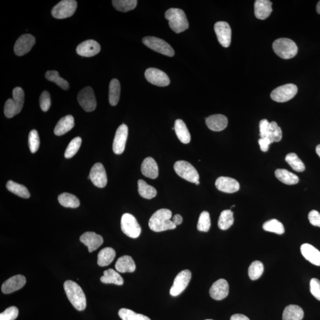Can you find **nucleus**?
Segmentation results:
<instances>
[{
	"instance_id": "f257e3e1",
	"label": "nucleus",
	"mask_w": 320,
	"mask_h": 320,
	"mask_svg": "<svg viewBox=\"0 0 320 320\" xmlns=\"http://www.w3.org/2000/svg\"><path fill=\"white\" fill-rule=\"evenodd\" d=\"M172 212L167 209H161L157 211L150 218L149 227L153 231L162 232L174 230L176 228L173 222L170 220Z\"/></svg>"
},
{
	"instance_id": "f03ea898",
	"label": "nucleus",
	"mask_w": 320,
	"mask_h": 320,
	"mask_svg": "<svg viewBox=\"0 0 320 320\" xmlns=\"http://www.w3.org/2000/svg\"><path fill=\"white\" fill-rule=\"evenodd\" d=\"M64 288L68 299L74 308L80 312L85 310L86 297L79 285L74 281L68 280L65 282Z\"/></svg>"
},
{
	"instance_id": "7ed1b4c3",
	"label": "nucleus",
	"mask_w": 320,
	"mask_h": 320,
	"mask_svg": "<svg viewBox=\"0 0 320 320\" xmlns=\"http://www.w3.org/2000/svg\"><path fill=\"white\" fill-rule=\"evenodd\" d=\"M165 17L168 20L169 26L176 33L184 32L189 28V22L184 11L171 8L165 12Z\"/></svg>"
},
{
	"instance_id": "20e7f679",
	"label": "nucleus",
	"mask_w": 320,
	"mask_h": 320,
	"mask_svg": "<svg viewBox=\"0 0 320 320\" xmlns=\"http://www.w3.org/2000/svg\"><path fill=\"white\" fill-rule=\"evenodd\" d=\"M273 49L279 57L285 59H291L298 53V47L293 40L288 38H280L275 40Z\"/></svg>"
},
{
	"instance_id": "39448f33",
	"label": "nucleus",
	"mask_w": 320,
	"mask_h": 320,
	"mask_svg": "<svg viewBox=\"0 0 320 320\" xmlns=\"http://www.w3.org/2000/svg\"><path fill=\"white\" fill-rule=\"evenodd\" d=\"M174 169L178 175L191 183H196L199 180V175L196 169L189 162L180 160L175 162Z\"/></svg>"
},
{
	"instance_id": "423d86ee",
	"label": "nucleus",
	"mask_w": 320,
	"mask_h": 320,
	"mask_svg": "<svg viewBox=\"0 0 320 320\" xmlns=\"http://www.w3.org/2000/svg\"><path fill=\"white\" fill-rule=\"evenodd\" d=\"M121 230L127 236L132 238L139 237L141 233V226L135 216L130 213H124L121 218Z\"/></svg>"
},
{
	"instance_id": "0eeeda50",
	"label": "nucleus",
	"mask_w": 320,
	"mask_h": 320,
	"mask_svg": "<svg viewBox=\"0 0 320 320\" xmlns=\"http://www.w3.org/2000/svg\"><path fill=\"white\" fill-rule=\"evenodd\" d=\"M143 42L149 48L153 51L161 53L166 56H173L174 55V49L169 44L164 40L153 36L144 37Z\"/></svg>"
},
{
	"instance_id": "6e6552de",
	"label": "nucleus",
	"mask_w": 320,
	"mask_h": 320,
	"mask_svg": "<svg viewBox=\"0 0 320 320\" xmlns=\"http://www.w3.org/2000/svg\"><path fill=\"white\" fill-rule=\"evenodd\" d=\"M77 7V2L74 0H63L53 7L52 15L58 19H63L72 16Z\"/></svg>"
},
{
	"instance_id": "1a4fd4ad",
	"label": "nucleus",
	"mask_w": 320,
	"mask_h": 320,
	"mask_svg": "<svg viewBox=\"0 0 320 320\" xmlns=\"http://www.w3.org/2000/svg\"><path fill=\"white\" fill-rule=\"evenodd\" d=\"M298 92V87L294 84H287L278 87L272 91L271 97L273 100L279 103L287 102L293 99Z\"/></svg>"
},
{
	"instance_id": "9d476101",
	"label": "nucleus",
	"mask_w": 320,
	"mask_h": 320,
	"mask_svg": "<svg viewBox=\"0 0 320 320\" xmlns=\"http://www.w3.org/2000/svg\"><path fill=\"white\" fill-rule=\"evenodd\" d=\"M78 102L84 111L90 112L95 111L97 102L92 87H86L78 93Z\"/></svg>"
},
{
	"instance_id": "9b49d317",
	"label": "nucleus",
	"mask_w": 320,
	"mask_h": 320,
	"mask_svg": "<svg viewBox=\"0 0 320 320\" xmlns=\"http://www.w3.org/2000/svg\"><path fill=\"white\" fill-rule=\"evenodd\" d=\"M192 273L189 270H184L178 274L175 278L170 294L172 297H177L183 293L189 285Z\"/></svg>"
},
{
	"instance_id": "f8f14e48",
	"label": "nucleus",
	"mask_w": 320,
	"mask_h": 320,
	"mask_svg": "<svg viewBox=\"0 0 320 320\" xmlns=\"http://www.w3.org/2000/svg\"><path fill=\"white\" fill-rule=\"evenodd\" d=\"M145 77L149 83L160 87H165L170 84V81L164 72L158 68H150L145 72Z\"/></svg>"
},
{
	"instance_id": "ddd939ff",
	"label": "nucleus",
	"mask_w": 320,
	"mask_h": 320,
	"mask_svg": "<svg viewBox=\"0 0 320 320\" xmlns=\"http://www.w3.org/2000/svg\"><path fill=\"white\" fill-rule=\"evenodd\" d=\"M88 179H90L97 187H105L108 183V177L104 166L101 163H96L91 169Z\"/></svg>"
},
{
	"instance_id": "4468645a",
	"label": "nucleus",
	"mask_w": 320,
	"mask_h": 320,
	"mask_svg": "<svg viewBox=\"0 0 320 320\" xmlns=\"http://www.w3.org/2000/svg\"><path fill=\"white\" fill-rule=\"evenodd\" d=\"M214 30L219 43L228 48L231 42V29L230 25L225 21H218L215 24Z\"/></svg>"
},
{
	"instance_id": "2eb2a0df",
	"label": "nucleus",
	"mask_w": 320,
	"mask_h": 320,
	"mask_svg": "<svg viewBox=\"0 0 320 320\" xmlns=\"http://www.w3.org/2000/svg\"><path fill=\"white\" fill-rule=\"evenodd\" d=\"M128 136V128L126 125L122 124L116 132L113 151L116 155H121L123 153L126 146Z\"/></svg>"
},
{
	"instance_id": "dca6fc26",
	"label": "nucleus",
	"mask_w": 320,
	"mask_h": 320,
	"mask_svg": "<svg viewBox=\"0 0 320 320\" xmlns=\"http://www.w3.org/2000/svg\"><path fill=\"white\" fill-rule=\"evenodd\" d=\"M36 43L35 38L30 34H24L17 40L14 51L15 55L23 56L29 52Z\"/></svg>"
},
{
	"instance_id": "f3484780",
	"label": "nucleus",
	"mask_w": 320,
	"mask_h": 320,
	"mask_svg": "<svg viewBox=\"0 0 320 320\" xmlns=\"http://www.w3.org/2000/svg\"><path fill=\"white\" fill-rule=\"evenodd\" d=\"M228 293L229 285L228 282L224 279H218L214 282L209 290L210 296L213 300L217 301L225 299Z\"/></svg>"
},
{
	"instance_id": "a211bd4d",
	"label": "nucleus",
	"mask_w": 320,
	"mask_h": 320,
	"mask_svg": "<svg viewBox=\"0 0 320 320\" xmlns=\"http://www.w3.org/2000/svg\"><path fill=\"white\" fill-rule=\"evenodd\" d=\"M216 189L222 192L233 193L240 189V184L234 178L228 177H219L215 181Z\"/></svg>"
},
{
	"instance_id": "6ab92c4d",
	"label": "nucleus",
	"mask_w": 320,
	"mask_h": 320,
	"mask_svg": "<svg viewBox=\"0 0 320 320\" xmlns=\"http://www.w3.org/2000/svg\"><path fill=\"white\" fill-rule=\"evenodd\" d=\"M26 283V278L21 275L14 276L4 282L1 291L5 294H9L20 290Z\"/></svg>"
},
{
	"instance_id": "aec40b11",
	"label": "nucleus",
	"mask_w": 320,
	"mask_h": 320,
	"mask_svg": "<svg viewBox=\"0 0 320 320\" xmlns=\"http://www.w3.org/2000/svg\"><path fill=\"white\" fill-rule=\"evenodd\" d=\"M100 44L94 40H87L78 45L76 51L78 55L84 57H92L100 51Z\"/></svg>"
},
{
	"instance_id": "412c9836",
	"label": "nucleus",
	"mask_w": 320,
	"mask_h": 320,
	"mask_svg": "<svg viewBox=\"0 0 320 320\" xmlns=\"http://www.w3.org/2000/svg\"><path fill=\"white\" fill-rule=\"evenodd\" d=\"M80 240L88 247L90 253L98 249L103 243V238L101 235L94 232H86L81 235Z\"/></svg>"
},
{
	"instance_id": "4be33fe9",
	"label": "nucleus",
	"mask_w": 320,
	"mask_h": 320,
	"mask_svg": "<svg viewBox=\"0 0 320 320\" xmlns=\"http://www.w3.org/2000/svg\"><path fill=\"white\" fill-rule=\"evenodd\" d=\"M206 124L211 131H222L227 127L228 119L223 115H213L206 118Z\"/></svg>"
},
{
	"instance_id": "5701e85b",
	"label": "nucleus",
	"mask_w": 320,
	"mask_h": 320,
	"mask_svg": "<svg viewBox=\"0 0 320 320\" xmlns=\"http://www.w3.org/2000/svg\"><path fill=\"white\" fill-rule=\"evenodd\" d=\"M301 252L307 260L316 266H320V252L310 244H304L301 247Z\"/></svg>"
},
{
	"instance_id": "b1692460",
	"label": "nucleus",
	"mask_w": 320,
	"mask_h": 320,
	"mask_svg": "<svg viewBox=\"0 0 320 320\" xmlns=\"http://www.w3.org/2000/svg\"><path fill=\"white\" fill-rule=\"evenodd\" d=\"M141 172L146 177L155 179L159 176V167L155 160L147 158L144 160L141 165Z\"/></svg>"
},
{
	"instance_id": "393cba45",
	"label": "nucleus",
	"mask_w": 320,
	"mask_h": 320,
	"mask_svg": "<svg viewBox=\"0 0 320 320\" xmlns=\"http://www.w3.org/2000/svg\"><path fill=\"white\" fill-rule=\"evenodd\" d=\"M272 2L269 0H257L255 3V14L260 20H265L272 12Z\"/></svg>"
},
{
	"instance_id": "a878e982",
	"label": "nucleus",
	"mask_w": 320,
	"mask_h": 320,
	"mask_svg": "<svg viewBox=\"0 0 320 320\" xmlns=\"http://www.w3.org/2000/svg\"><path fill=\"white\" fill-rule=\"evenodd\" d=\"M115 268L119 272L133 273L136 269V263L130 256H124L119 258L116 263Z\"/></svg>"
},
{
	"instance_id": "bb28decb",
	"label": "nucleus",
	"mask_w": 320,
	"mask_h": 320,
	"mask_svg": "<svg viewBox=\"0 0 320 320\" xmlns=\"http://www.w3.org/2000/svg\"><path fill=\"white\" fill-rule=\"evenodd\" d=\"M74 127V119L71 115H67L62 118L56 124L54 129L56 136H61L67 133Z\"/></svg>"
},
{
	"instance_id": "cd10ccee",
	"label": "nucleus",
	"mask_w": 320,
	"mask_h": 320,
	"mask_svg": "<svg viewBox=\"0 0 320 320\" xmlns=\"http://www.w3.org/2000/svg\"><path fill=\"white\" fill-rule=\"evenodd\" d=\"M174 131L176 136L182 143L187 144L190 142L191 137L189 130L184 122L177 119L174 124Z\"/></svg>"
},
{
	"instance_id": "c85d7f7f",
	"label": "nucleus",
	"mask_w": 320,
	"mask_h": 320,
	"mask_svg": "<svg viewBox=\"0 0 320 320\" xmlns=\"http://www.w3.org/2000/svg\"><path fill=\"white\" fill-rule=\"evenodd\" d=\"M304 316V311L300 306L290 305L285 309L282 320H302Z\"/></svg>"
},
{
	"instance_id": "c756f323",
	"label": "nucleus",
	"mask_w": 320,
	"mask_h": 320,
	"mask_svg": "<svg viewBox=\"0 0 320 320\" xmlns=\"http://www.w3.org/2000/svg\"><path fill=\"white\" fill-rule=\"evenodd\" d=\"M275 176L282 183L288 185L296 184L299 183V177L286 169H277L275 171Z\"/></svg>"
},
{
	"instance_id": "7c9ffc66",
	"label": "nucleus",
	"mask_w": 320,
	"mask_h": 320,
	"mask_svg": "<svg viewBox=\"0 0 320 320\" xmlns=\"http://www.w3.org/2000/svg\"><path fill=\"white\" fill-rule=\"evenodd\" d=\"M115 256L116 252L114 249L106 247L100 251L97 258V264L102 267L108 266L114 261Z\"/></svg>"
},
{
	"instance_id": "2f4dec72",
	"label": "nucleus",
	"mask_w": 320,
	"mask_h": 320,
	"mask_svg": "<svg viewBox=\"0 0 320 320\" xmlns=\"http://www.w3.org/2000/svg\"><path fill=\"white\" fill-rule=\"evenodd\" d=\"M103 277L100 278V281L103 284H115L122 285L124 284V279L117 271L112 269H109L103 272Z\"/></svg>"
},
{
	"instance_id": "473e14b6",
	"label": "nucleus",
	"mask_w": 320,
	"mask_h": 320,
	"mask_svg": "<svg viewBox=\"0 0 320 320\" xmlns=\"http://www.w3.org/2000/svg\"><path fill=\"white\" fill-rule=\"evenodd\" d=\"M121 84L117 79H113L109 84V100L110 104L117 106L120 99Z\"/></svg>"
},
{
	"instance_id": "72a5a7b5",
	"label": "nucleus",
	"mask_w": 320,
	"mask_h": 320,
	"mask_svg": "<svg viewBox=\"0 0 320 320\" xmlns=\"http://www.w3.org/2000/svg\"><path fill=\"white\" fill-rule=\"evenodd\" d=\"M6 187L11 193L16 194V195L20 197H23V198L28 199L30 196V192L26 187H25L23 185L15 183L13 181L9 180L7 184H6Z\"/></svg>"
},
{
	"instance_id": "f704fd0d",
	"label": "nucleus",
	"mask_w": 320,
	"mask_h": 320,
	"mask_svg": "<svg viewBox=\"0 0 320 320\" xmlns=\"http://www.w3.org/2000/svg\"><path fill=\"white\" fill-rule=\"evenodd\" d=\"M58 201L65 208H77L80 206V200L73 194L63 193L59 194Z\"/></svg>"
},
{
	"instance_id": "c9c22d12",
	"label": "nucleus",
	"mask_w": 320,
	"mask_h": 320,
	"mask_svg": "<svg viewBox=\"0 0 320 320\" xmlns=\"http://www.w3.org/2000/svg\"><path fill=\"white\" fill-rule=\"evenodd\" d=\"M234 223L233 212L231 210H224L221 213L218 220V227L222 230H227Z\"/></svg>"
},
{
	"instance_id": "e433bc0d",
	"label": "nucleus",
	"mask_w": 320,
	"mask_h": 320,
	"mask_svg": "<svg viewBox=\"0 0 320 320\" xmlns=\"http://www.w3.org/2000/svg\"><path fill=\"white\" fill-rule=\"evenodd\" d=\"M140 195L147 199H152L157 195V190L155 187L150 186L143 180L138 181Z\"/></svg>"
},
{
	"instance_id": "4c0bfd02",
	"label": "nucleus",
	"mask_w": 320,
	"mask_h": 320,
	"mask_svg": "<svg viewBox=\"0 0 320 320\" xmlns=\"http://www.w3.org/2000/svg\"><path fill=\"white\" fill-rule=\"evenodd\" d=\"M137 0H114L113 5L116 10L121 12H128L133 10L137 7Z\"/></svg>"
},
{
	"instance_id": "58836bf2",
	"label": "nucleus",
	"mask_w": 320,
	"mask_h": 320,
	"mask_svg": "<svg viewBox=\"0 0 320 320\" xmlns=\"http://www.w3.org/2000/svg\"><path fill=\"white\" fill-rule=\"evenodd\" d=\"M263 228L266 231L271 232V233L279 235H282L285 233L284 225L276 219H272L271 220L266 221L263 224Z\"/></svg>"
},
{
	"instance_id": "ea45409f",
	"label": "nucleus",
	"mask_w": 320,
	"mask_h": 320,
	"mask_svg": "<svg viewBox=\"0 0 320 320\" xmlns=\"http://www.w3.org/2000/svg\"><path fill=\"white\" fill-rule=\"evenodd\" d=\"M45 77L47 80L57 84V85L62 89L67 90L69 89V87H70L68 81L59 76L58 71H47L45 74Z\"/></svg>"
},
{
	"instance_id": "a19ab883",
	"label": "nucleus",
	"mask_w": 320,
	"mask_h": 320,
	"mask_svg": "<svg viewBox=\"0 0 320 320\" xmlns=\"http://www.w3.org/2000/svg\"><path fill=\"white\" fill-rule=\"evenodd\" d=\"M285 160L294 170L297 172H303L305 170V165H304L303 162L301 161L296 154H288L286 158H285Z\"/></svg>"
},
{
	"instance_id": "79ce46f5",
	"label": "nucleus",
	"mask_w": 320,
	"mask_h": 320,
	"mask_svg": "<svg viewBox=\"0 0 320 320\" xmlns=\"http://www.w3.org/2000/svg\"><path fill=\"white\" fill-rule=\"evenodd\" d=\"M118 315L122 320H151L148 317L137 314L127 309L119 310Z\"/></svg>"
},
{
	"instance_id": "37998d69",
	"label": "nucleus",
	"mask_w": 320,
	"mask_h": 320,
	"mask_svg": "<svg viewBox=\"0 0 320 320\" xmlns=\"http://www.w3.org/2000/svg\"><path fill=\"white\" fill-rule=\"evenodd\" d=\"M264 272V266L261 262L256 260L250 265L249 271V277L252 280L255 281L261 277Z\"/></svg>"
},
{
	"instance_id": "c03bdc74",
	"label": "nucleus",
	"mask_w": 320,
	"mask_h": 320,
	"mask_svg": "<svg viewBox=\"0 0 320 320\" xmlns=\"http://www.w3.org/2000/svg\"><path fill=\"white\" fill-rule=\"evenodd\" d=\"M81 140L80 137L75 138L72 140L70 144H68L67 150L65 152V158L66 159H71L73 158L78 152L81 145Z\"/></svg>"
},
{
	"instance_id": "a18cd8bd",
	"label": "nucleus",
	"mask_w": 320,
	"mask_h": 320,
	"mask_svg": "<svg viewBox=\"0 0 320 320\" xmlns=\"http://www.w3.org/2000/svg\"><path fill=\"white\" fill-rule=\"evenodd\" d=\"M268 137L272 143L279 142L282 140V130L278 126L277 122L273 121L270 123V130Z\"/></svg>"
},
{
	"instance_id": "49530a36",
	"label": "nucleus",
	"mask_w": 320,
	"mask_h": 320,
	"mask_svg": "<svg viewBox=\"0 0 320 320\" xmlns=\"http://www.w3.org/2000/svg\"><path fill=\"white\" fill-rule=\"evenodd\" d=\"M211 218L208 212L203 211L199 216L197 228L199 231L208 232L211 227Z\"/></svg>"
},
{
	"instance_id": "de8ad7c7",
	"label": "nucleus",
	"mask_w": 320,
	"mask_h": 320,
	"mask_svg": "<svg viewBox=\"0 0 320 320\" xmlns=\"http://www.w3.org/2000/svg\"><path fill=\"white\" fill-rule=\"evenodd\" d=\"M12 97L17 108V114L21 111L23 109L24 102V93L21 87H15L12 91Z\"/></svg>"
},
{
	"instance_id": "09e8293b",
	"label": "nucleus",
	"mask_w": 320,
	"mask_h": 320,
	"mask_svg": "<svg viewBox=\"0 0 320 320\" xmlns=\"http://www.w3.org/2000/svg\"><path fill=\"white\" fill-rule=\"evenodd\" d=\"M28 143H29L30 152L32 153H36L40 146L39 134L36 130H33L30 132Z\"/></svg>"
},
{
	"instance_id": "8fccbe9b",
	"label": "nucleus",
	"mask_w": 320,
	"mask_h": 320,
	"mask_svg": "<svg viewBox=\"0 0 320 320\" xmlns=\"http://www.w3.org/2000/svg\"><path fill=\"white\" fill-rule=\"evenodd\" d=\"M4 114L7 118H13L17 115L16 106L13 99H9L6 101L4 105Z\"/></svg>"
},
{
	"instance_id": "3c124183",
	"label": "nucleus",
	"mask_w": 320,
	"mask_h": 320,
	"mask_svg": "<svg viewBox=\"0 0 320 320\" xmlns=\"http://www.w3.org/2000/svg\"><path fill=\"white\" fill-rule=\"evenodd\" d=\"M18 310L17 307H10L0 314V320H15L17 318Z\"/></svg>"
},
{
	"instance_id": "603ef678",
	"label": "nucleus",
	"mask_w": 320,
	"mask_h": 320,
	"mask_svg": "<svg viewBox=\"0 0 320 320\" xmlns=\"http://www.w3.org/2000/svg\"><path fill=\"white\" fill-rule=\"evenodd\" d=\"M40 108L43 112H47L51 107V96L47 91H44L40 96L39 99Z\"/></svg>"
},
{
	"instance_id": "864d4df0",
	"label": "nucleus",
	"mask_w": 320,
	"mask_h": 320,
	"mask_svg": "<svg viewBox=\"0 0 320 320\" xmlns=\"http://www.w3.org/2000/svg\"><path fill=\"white\" fill-rule=\"evenodd\" d=\"M310 292L317 300L320 301V281L313 278L310 281Z\"/></svg>"
},
{
	"instance_id": "5fc2aeb1",
	"label": "nucleus",
	"mask_w": 320,
	"mask_h": 320,
	"mask_svg": "<svg viewBox=\"0 0 320 320\" xmlns=\"http://www.w3.org/2000/svg\"><path fill=\"white\" fill-rule=\"evenodd\" d=\"M260 136L261 139L268 137L270 130V122L267 119H263L260 122Z\"/></svg>"
},
{
	"instance_id": "6e6d98bb",
	"label": "nucleus",
	"mask_w": 320,
	"mask_h": 320,
	"mask_svg": "<svg viewBox=\"0 0 320 320\" xmlns=\"http://www.w3.org/2000/svg\"><path fill=\"white\" fill-rule=\"evenodd\" d=\"M310 224L315 227H320V213L316 210H313L309 214Z\"/></svg>"
},
{
	"instance_id": "4d7b16f0",
	"label": "nucleus",
	"mask_w": 320,
	"mask_h": 320,
	"mask_svg": "<svg viewBox=\"0 0 320 320\" xmlns=\"http://www.w3.org/2000/svg\"><path fill=\"white\" fill-rule=\"evenodd\" d=\"M259 144L260 147V149L263 152H268L269 146L272 144L271 140L269 139L268 137L263 138L259 140Z\"/></svg>"
},
{
	"instance_id": "13d9d810",
	"label": "nucleus",
	"mask_w": 320,
	"mask_h": 320,
	"mask_svg": "<svg viewBox=\"0 0 320 320\" xmlns=\"http://www.w3.org/2000/svg\"><path fill=\"white\" fill-rule=\"evenodd\" d=\"M230 320H250V319L246 316L241 315V314H236V315L231 316Z\"/></svg>"
},
{
	"instance_id": "bf43d9fd",
	"label": "nucleus",
	"mask_w": 320,
	"mask_h": 320,
	"mask_svg": "<svg viewBox=\"0 0 320 320\" xmlns=\"http://www.w3.org/2000/svg\"><path fill=\"white\" fill-rule=\"evenodd\" d=\"M172 222L175 225H179L182 222H183V218L179 214H176L174 216V217L172 218Z\"/></svg>"
},
{
	"instance_id": "052dcab7",
	"label": "nucleus",
	"mask_w": 320,
	"mask_h": 320,
	"mask_svg": "<svg viewBox=\"0 0 320 320\" xmlns=\"http://www.w3.org/2000/svg\"><path fill=\"white\" fill-rule=\"evenodd\" d=\"M316 153L320 158V144L316 147Z\"/></svg>"
},
{
	"instance_id": "680f3d73",
	"label": "nucleus",
	"mask_w": 320,
	"mask_h": 320,
	"mask_svg": "<svg viewBox=\"0 0 320 320\" xmlns=\"http://www.w3.org/2000/svg\"><path fill=\"white\" fill-rule=\"evenodd\" d=\"M317 12L320 14V1L318 2V5H317Z\"/></svg>"
},
{
	"instance_id": "e2e57ef3",
	"label": "nucleus",
	"mask_w": 320,
	"mask_h": 320,
	"mask_svg": "<svg viewBox=\"0 0 320 320\" xmlns=\"http://www.w3.org/2000/svg\"><path fill=\"white\" fill-rule=\"evenodd\" d=\"M199 183H199V181H197V182H196V183H195V184H196V185H199Z\"/></svg>"
},
{
	"instance_id": "0e129e2a",
	"label": "nucleus",
	"mask_w": 320,
	"mask_h": 320,
	"mask_svg": "<svg viewBox=\"0 0 320 320\" xmlns=\"http://www.w3.org/2000/svg\"></svg>"
}]
</instances>
